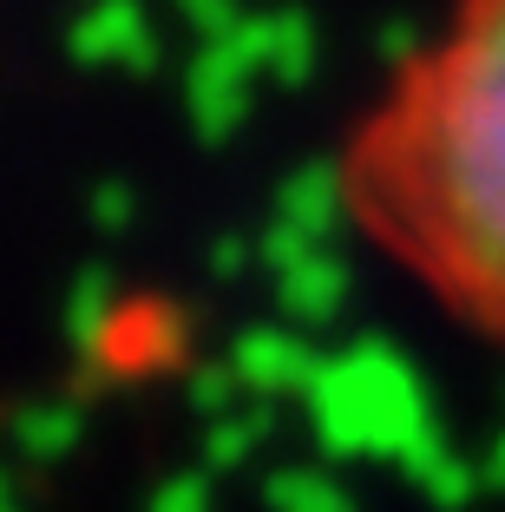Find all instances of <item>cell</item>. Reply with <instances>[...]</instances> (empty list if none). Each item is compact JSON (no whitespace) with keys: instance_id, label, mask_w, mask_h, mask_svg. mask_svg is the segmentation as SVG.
Returning <instances> with one entry per match:
<instances>
[{"instance_id":"1","label":"cell","mask_w":505,"mask_h":512,"mask_svg":"<svg viewBox=\"0 0 505 512\" xmlns=\"http://www.w3.org/2000/svg\"><path fill=\"white\" fill-rule=\"evenodd\" d=\"M335 184L394 263L505 335V0L446 7L355 112Z\"/></svg>"}]
</instances>
